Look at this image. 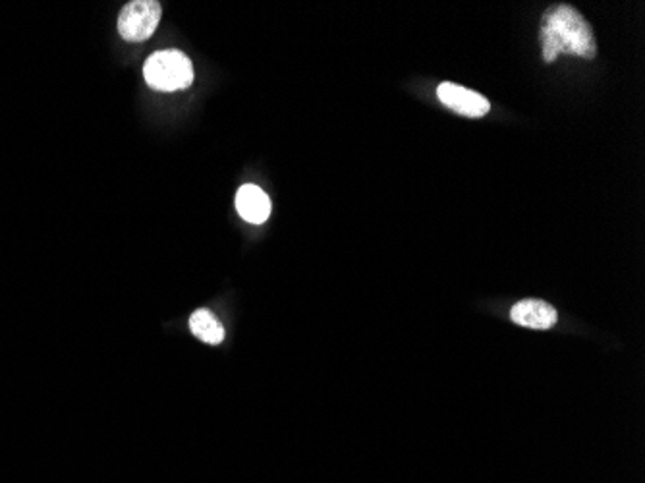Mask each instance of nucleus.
I'll return each mask as SVG.
<instances>
[{
	"mask_svg": "<svg viewBox=\"0 0 645 483\" xmlns=\"http://www.w3.org/2000/svg\"><path fill=\"white\" fill-rule=\"evenodd\" d=\"M539 41L545 62L557 60L562 53L588 60L597 53L588 20L568 4L553 6L545 12L539 26Z\"/></svg>",
	"mask_w": 645,
	"mask_h": 483,
	"instance_id": "obj_1",
	"label": "nucleus"
},
{
	"mask_svg": "<svg viewBox=\"0 0 645 483\" xmlns=\"http://www.w3.org/2000/svg\"><path fill=\"white\" fill-rule=\"evenodd\" d=\"M145 82L157 91H178L192 86V60L180 51H161L147 58L143 66Z\"/></svg>",
	"mask_w": 645,
	"mask_h": 483,
	"instance_id": "obj_2",
	"label": "nucleus"
},
{
	"mask_svg": "<svg viewBox=\"0 0 645 483\" xmlns=\"http://www.w3.org/2000/svg\"><path fill=\"white\" fill-rule=\"evenodd\" d=\"M161 4L157 0L128 2L118 16V31L130 43L147 41L161 20Z\"/></svg>",
	"mask_w": 645,
	"mask_h": 483,
	"instance_id": "obj_3",
	"label": "nucleus"
},
{
	"mask_svg": "<svg viewBox=\"0 0 645 483\" xmlns=\"http://www.w3.org/2000/svg\"><path fill=\"white\" fill-rule=\"evenodd\" d=\"M437 97L441 99L443 105H447L454 113L468 116V118H481L489 113L491 105L489 101L468 87L456 86L445 82L437 89Z\"/></svg>",
	"mask_w": 645,
	"mask_h": 483,
	"instance_id": "obj_4",
	"label": "nucleus"
},
{
	"mask_svg": "<svg viewBox=\"0 0 645 483\" xmlns=\"http://www.w3.org/2000/svg\"><path fill=\"white\" fill-rule=\"evenodd\" d=\"M510 319L528 329L547 331L559 321V313L543 300H522L510 310Z\"/></svg>",
	"mask_w": 645,
	"mask_h": 483,
	"instance_id": "obj_5",
	"label": "nucleus"
},
{
	"mask_svg": "<svg viewBox=\"0 0 645 483\" xmlns=\"http://www.w3.org/2000/svg\"><path fill=\"white\" fill-rule=\"evenodd\" d=\"M236 211L253 225H261L271 215V199L255 184H246L236 194Z\"/></svg>",
	"mask_w": 645,
	"mask_h": 483,
	"instance_id": "obj_6",
	"label": "nucleus"
},
{
	"mask_svg": "<svg viewBox=\"0 0 645 483\" xmlns=\"http://www.w3.org/2000/svg\"><path fill=\"white\" fill-rule=\"evenodd\" d=\"M190 331L196 335L199 341L213 344V346L225 341V327L209 310H197L190 317Z\"/></svg>",
	"mask_w": 645,
	"mask_h": 483,
	"instance_id": "obj_7",
	"label": "nucleus"
}]
</instances>
